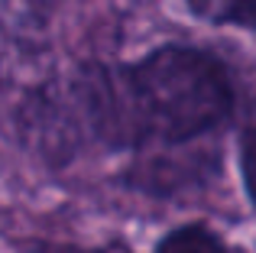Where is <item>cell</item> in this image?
I'll list each match as a JSON object with an SVG mask.
<instances>
[{"label":"cell","instance_id":"1","mask_svg":"<svg viewBox=\"0 0 256 253\" xmlns=\"http://www.w3.org/2000/svg\"><path fill=\"white\" fill-rule=\"evenodd\" d=\"M75 98L78 124L110 146L188 143L234 110L227 68L188 46H162L117 72H91Z\"/></svg>","mask_w":256,"mask_h":253},{"label":"cell","instance_id":"2","mask_svg":"<svg viewBox=\"0 0 256 253\" xmlns=\"http://www.w3.org/2000/svg\"><path fill=\"white\" fill-rule=\"evenodd\" d=\"M156 253H227L224 240L204 224H185L175 228L159 240Z\"/></svg>","mask_w":256,"mask_h":253},{"label":"cell","instance_id":"3","mask_svg":"<svg viewBox=\"0 0 256 253\" xmlns=\"http://www.w3.org/2000/svg\"><path fill=\"white\" fill-rule=\"evenodd\" d=\"M188 6H192L201 20L256 30V0H188Z\"/></svg>","mask_w":256,"mask_h":253},{"label":"cell","instance_id":"4","mask_svg":"<svg viewBox=\"0 0 256 253\" xmlns=\"http://www.w3.org/2000/svg\"><path fill=\"white\" fill-rule=\"evenodd\" d=\"M240 172H244L246 195H250L256 208V104H253V114L246 120L244 133H240Z\"/></svg>","mask_w":256,"mask_h":253}]
</instances>
